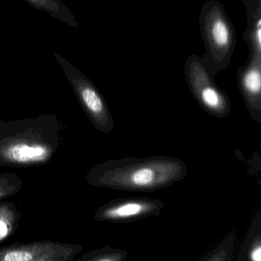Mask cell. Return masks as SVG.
Segmentation results:
<instances>
[{
  "instance_id": "obj_1",
  "label": "cell",
  "mask_w": 261,
  "mask_h": 261,
  "mask_svg": "<svg viewBox=\"0 0 261 261\" xmlns=\"http://www.w3.org/2000/svg\"><path fill=\"white\" fill-rule=\"evenodd\" d=\"M188 167L169 156H133L110 160L95 168L91 180L98 187L120 191L150 193L183 180Z\"/></svg>"
},
{
  "instance_id": "obj_2",
  "label": "cell",
  "mask_w": 261,
  "mask_h": 261,
  "mask_svg": "<svg viewBox=\"0 0 261 261\" xmlns=\"http://www.w3.org/2000/svg\"><path fill=\"white\" fill-rule=\"evenodd\" d=\"M199 23L205 48L202 61L215 76L231 64L237 44L235 28L223 4L217 0L204 3Z\"/></svg>"
},
{
  "instance_id": "obj_3",
  "label": "cell",
  "mask_w": 261,
  "mask_h": 261,
  "mask_svg": "<svg viewBox=\"0 0 261 261\" xmlns=\"http://www.w3.org/2000/svg\"><path fill=\"white\" fill-rule=\"evenodd\" d=\"M185 82L198 105L216 119H225L231 112V101L220 88L201 57L191 55L184 67Z\"/></svg>"
},
{
  "instance_id": "obj_4",
  "label": "cell",
  "mask_w": 261,
  "mask_h": 261,
  "mask_svg": "<svg viewBox=\"0 0 261 261\" xmlns=\"http://www.w3.org/2000/svg\"><path fill=\"white\" fill-rule=\"evenodd\" d=\"M79 244L51 240L0 247V261H73L82 251Z\"/></svg>"
},
{
  "instance_id": "obj_5",
  "label": "cell",
  "mask_w": 261,
  "mask_h": 261,
  "mask_svg": "<svg viewBox=\"0 0 261 261\" xmlns=\"http://www.w3.org/2000/svg\"><path fill=\"white\" fill-rule=\"evenodd\" d=\"M164 208L161 200L147 197L113 199L97 211L95 220L113 223H128L157 216Z\"/></svg>"
},
{
  "instance_id": "obj_6",
  "label": "cell",
  "mask_w": 261,
  "mask_h": 261,
  "mask_svg": "<svg viewBox=\"0 0 261 261\" xmlns=\"http://www.w3.org/2000/svg\"><path fill=\"white\" fill-rule=\"evenodd\" d=\"M237 84L251 119L261 124V55H249L238 69Z\"/></svg>"
},
{
  "instance_id": "obj_7",
  "label": "cell",
  "mask_w": 261,
  "mask_h": 261,
  "mask_svg": "<svg viewBox=\"0 0 261 261\" xmlns=\"http://www.w3.org/2000/svg\"><path fill=\"white\" fill-rule=\"evenodd\" d=\"M78 93L97 128L104 133H110L114 128V120L99 90L88 80L80 79Z\"/></svg>"
},
{
  "instance_id": "obj_8",
  "label": "cell",
  "mask_w": 261,
  "mask_h": 261,
  "mask_svg": "<svg viewBox=\"0 0 261 261\" xmlns=\"http://www.w3.org/2000/svg\"><path fill=\"white\" fill-rule=\"evenodd\" d=\"M246 10L247 28L242 35L249 55H261V0H242Z\"/></svg>"
},
{
  "instance_id": "obj_9",
  "label": "cell",
  "mask_w": 261,
  "mask_h": 261,
  "mask_svg": "<svg viewBox=\"0 0 261 261\" xmlns=\"http://www.w3.org/2000/svg\"><path fill=\"white\" fill-rule=\"evenodd\" d=\"M47 153V150L42 146H29L26 144H15L6 152L9 159L17 162L40 161L44 159Z\"/></svg>"
},
{
  "instance_id": "obj_10",
  "label": "cell",
  "mask_w": 261,
  "mask_h": 261,
  "mask_svg": "<svg viewBox=\"0 0 261 261\" xmlns=\"http://www.w3.org/2000/svg\"><path fill=\"white\" fill-rule=\"evenodd\" d=\"M128 253L119 248L104 246L92 250L73 261H127Z\"/></svg>"
},
{
  "instance_id": "obj_11",
  "label": "cell",
  "mask_w": 261,
  "mask_h": 261,
  "mask_svg": "<svg viewBox=\"0 0 261 261\" xmlns=\"http://www.w3.org/2000/svg\"><path fill=\"white\" fill-rule=\"evenodd\" d=\"M19 225V216L6 207L0 208V244L15 234Z\"/></svg>"
},
{
  "instance_id": "obj_12",
  "label": "cell",
  "mask_w": 261,
  "mask_h": 261,
  "mask_svg": "<svg viewBox=\"0 0 261 261\" xmlns=\"http://www.w3.org/2000/svg\"><path fill=\"white\" fill-rule=\"evenodd\" d=\"M233 238H229L226 243H222L213 250L201 261H229L233 249Z\"/></svg>"
},
{
  "instance_id": "obj_13",
  "label": "cell",
  "mask_w": 261,
  "mask_h": 261,
  "mask_svg": "<svg viewBox=\"0 0 261 261\" xmlns=\"http://www.w3.org/2000/svg\"><path fill=\"white\" fill-rule=\"evenodd\" d=\"M249 261H261V238L260 234L253 240L248 252Z\"/></svg>"
}]
</instances>
